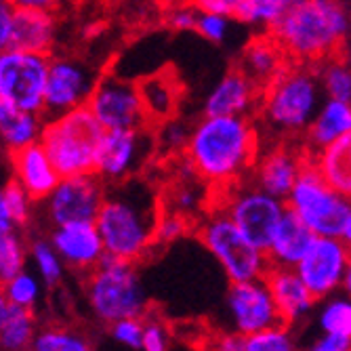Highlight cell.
I'll return each mask as SVG.
<instances>
[{
	"instance_id": "cell-5",
	"label": "cell",
	"mask_w": 351,
	"mask_h": 351,
	"mask_svg": "<svg viewBox=\"0 0 351 351\" xmlns=\"http://www.w3.org/2000/svg\"><path fill=\"white\" fill-rule=\"evenodd\" d=\"M104 129L86 106L45 118L38 143L59 177L93 173Z\"/></svg>"
},
{
	"instance_id": "cell-47",
	"label": "cell",
	"mask_w": 351,
	"mask_h": 351,
	"mask_svg": "<svg viewBox=\"0 0 351 351\" xmlns=\"http://www.w3.org/2000/svg\"><path fill=\"white\" fill-rule=\"evenodd\" d=\"M191 5L198 9V13H215L234 19L240 0H191Z\"/></svg>"
},
{
	"instance_id": "cell-53",
	"label": "cell",
	"mask_w": 351,
	"mask_h": 351,
	"mask_svg": "<svg viewBox=\"0 0 351 351\" xmlns=\"http://www.w3.org/2000/svg\"><path fill=\"white\" fill-rule=\"evenodd\" d=\"M158 3L167 9V7H173V5H181V3H191V0H158Z\"/></svg>"
},
{
	"instance_id": "cell-51",
	"label": "cell",
	"mask_w": 351,
	"mask_h": 351,
	"mask_svg": "<svg viewBox=\"0 0 351 351\" xmlns=\"http://www.w3.org/2000/svg\"><path fill=\"white\" fill-rule=\"evenodd\" d=\"M17 226H15V221L9 213V206L5 202V196H3V189H0V234H5V232H13Z\"/></svg>"
},
{
	"instance_id": "cell-28",
	"label": "cell",
	"mask_w": 351,
	"mask_h": 351,
	"mask_svg": "<svg viewBox=\"0 0 351 351\" xmlns=\"http://www.w3.org/2000/svg\"><path fill=\"white\" fill-rule=\"evenodd\" d=\"M137 86H139V95H141L147 120L165 122L167 118L175 114L177 101H179V86L171 74L167 72L152 74L145 80H141Z\"/></svg>"
},
{
	"instance_id": "cell-24",
	"label": "cell",
	"mask_w": 351,
	"mask_h": 351,
	"mask_svg": "<svg viewBox=\"0 0 351 351\" xmlns=\"http://www.w3.org/2000/svg\"><path fill=\"white\" fill-rule=\"evenodd\" d=\"M303 135V149L307 152V156H313L315 152L339 141L341 137L351 135V104L324 97Z\"/></svg>"
},
{
	"instance_id": "cell-6",
	"label": "cell",
	"mask_w": 351,
	"mask_h": 351,
	"mask_svg": "<svg viewBox=\"0 0 351 351\" xmlns=\"http://www.w3.org/2000/svg\"><path fill=\"white\" fill-rule=\"evenodd\" d=\"M84 293L90 313L106 326L124 317H143L149 311L135 263L104 257L97 267L88 271Z\"/></svg>"
},
{
	"instance_id": "cell-41",
	"label": "cell",
	"mask_w": 351,
	"mask_h": 351,
	"mask_svg": "<svg viewBox=\"0 0 351 351\" xmlns=\"http://www.w3.org/2000/svg\"><path fill=\"white\" fill-rule=\"evenodd\" d=\"M189 131L191 129L183 120L171 116L162 122V129H160V133H158L156 145L160 147L165 154H183Z\"/></svg>"
},
{
	"instance_id": "cell-29",
	"label": "cell",
	"mask_w": 351,
	"mask_h": 351,
	"mask_svg": "<svg viewBox=\"0 0 351 351\" xmlns=\"http://www.w3.org/2000/svg\"><path fill=\"white\" fill-rule=\"evenodd\" d=\"M160 204L162 210L177 213L191 221V217H196L206 204V183L187 167V173L169 187V196H160Z\"/></svg>"
},
{
	"instance_id": "cell-42",
	"label": "cell",
	"mask_w": 351,
	"mask_h": 351,
	"mask_svg": "<svg viewBox=\"0 0 351 351\" xmlns=\"http://www.w3.org/2000/svg\"><path fill=\"white\" fill-rule=\"evenodd\" d=\"M232 23H234L232 17H223V15H215V13H198L194 32H198L204 40L213 43V45H221L230 38Z\"/></svg>"
},
{
	"instance_id": "cell-52",
	"label": "cell",
	"mask_w": 351,
	"mask_h": 351,
	"mask_svg": "<svg viewBox=\"0 0 351 351\" xmlns=\"http://www.w3.org/2000/svg\"><path fill=\"white\" fill-rule=\"evenodd\" d=\"M9 301H7V297H5V293H3V284H0V324L5 322V317H7V313H9Z\"/></svg>"
},
{
	"instance_id": "cell-19",
	"label": "cell",
	"mask_w": 351,
	"mask_h": 351,
	"mask_svg": "<svg viewBox=\"0 0 351 351\" xmlns=\"http://www.w3.org/2000/svg\"><path fill=\"white\" fill-rule=\"evenodd\" d=\"M263 282L271 295L282 324L297 326L315 311L317 299L307 291V286L297 276L295 267L269 265L263 276Z\"/></svg>"
},
{
	"instance_id": "cell-40",
	"label": "cell",
	"mask_w": 351,
	"mask_h": 351,
	"mask_svg": "<svg viewBox=\"0 0 351 351\" xmlns=\"http://www.w3.org/2000/svg\"><path fill=\"white\" fill-rule=\"evenodd\" d=\"M3 196H5V202L9 206V213L15 221V226L17 228L27 226L32 221V215H34V200L29 198L27 191L17 181H11L3 187Z\"/></svg>"
},
{
	"instance_id": "cell-10",
	"label": "cell",
	"mask_w": 351,
	"mask_h": 351,
	"mask_svg": "<svg viewBox=\"0 0 351 351\" xmlns=\"http://www.w3.org/2000/svg\"><path fill=\"white\" fill-rule=\"evenodd\" d=\"M49 57L17 47L0 51V101L43 116Z\"/></svg>"
},
{
	"instance_id": "cell-26",
	"label": "cell",
	"mask_w": 351,
	"mask_h": 351,
	"mask_svg": "<svg viewBox=\"0 0 351 351\" xmlns=\"http://www.w3.org/2000/svg\"><path fill=\"white\" fill-rule=\"evenodd\" d=\"M309 160L330 187L343 196H351V135L315 152Z\"/></svg>"
},
{
	"instance_id": "cell-3",
	"label": "cell",
	"mask_w": 351,
	"mask_h": 351,
	"mask_svg": "<svg viewBox=\"0 0 351 351\" xmlns=\"http://www.w3.org/2000/svg\"><path fill=\"white\" fill-rule=\"evenodd\" d=\"M269 32L286 57L315 66L341 53L349 36V11L343 0H295Z\"/></svg>"
},
{
	"instance_id": "cell-8",
	"label": "cell",
	"mask_w": 351,
	"mask_h": 351,
	"mask_svg": "<svg viewBox=\"0 0 351 351\" xmlns=\"http://www.w3.org/2000/svg\"><path fill=\"white\" fill-rule=\"evenodd\" d=\"M198 238L230 282L259 280L269 267L265 250L254 246L221 208L206 215L198 228Z\"/></svg>"
},
{
	"instance_id": "cell-1",
	"label": "cell",
	"mask_w": 351,
	"mask_h": 351,
	"mask_svg": "<svg viewBox=\"0 0 351 351\" xmlns=\"http://www.w3.org/2000/svg\"><path fill=\"white\" fill-rule=\"evenodd\" d=\"M162 213L160 191L135 175L106 185L104 202L95 217L106 257L137 263L154 248L156 221Z\"/></svg>"
},
{
	"instance_id": "cell-25",
	"label": "cell",
	"mask_w": 351,
	"mask_h": 351,
	"mask_svg": "<svg viewBox=\"0 0 351 351\" xmlns=\"http://www.w3.org/2000/svg\"><path fill=\"white\" fill-rule=\"evenodd\" d=\"M289 63V57L282 47L274 40V36H257L252 38L240 55L238 70L244 72L252 82H257L261 88Z\"/></svg>"
},
{
	"instance_id": "cell-46",
	"label": "cell",
	"mask_w": 351,
	"mask_h": 351,
	"mask_svg": "<svg viewBox=\"0 0 351 351\" xmlns=\"http://www.w3.org/2000/svg\"><path fill=\"white\" fill-rule=\"evenodd\" d=\"M206 351H244V335L236 330L217 332L206 343Z\"/></svg>"
},
{
	"instance_id": "cell-17",
	"label": "cell",
	"mask_w": 351,
	"mask_h": 351,
	"mask_svg": "<svg viewBox=\"0 0 351 351\" xmlns=\"http://www.w3.org/2000/svg\"><path fill=\"white\" fill-rule=\"evenodd\" d=\"M307 158L309 156L305 149H297L289 143L269 147L263 154H259L257 160H254L250 169L252 171L250 183H254L280 200H286L303 165L307 162Z\"/></svg>"
},
{
	"instance_id": "cell-48",
	"label": "cell",
	"mask_w": 351,
	"mask_h": 351,
	"mask_svg": "<svg viewBox=\"0 0 351 351\" xmlns=\"http://www.w3.org/2000/svg\"><path fill=\"white\" fill-rule=\"evenodd\" d=\"M305 351H351V339L322 332L307 345Z\"/></svg>"
},
{
	"instance_id": "cell-34",
	"label": "cell",
	"mask_w": 351,
	"mask_h": 351,
	"mask_svg": "<svg viewBox=\"0 0 351 351\" xmlns=\"http://www.w3.org/2000/svg\"><path fill=\"white\" fill-rule=\"evenodd\" d=\"M295 0H240L234 21L261 29H271L293 7Z\"/></svg>"
},
{
	"instance_id": "cell-43",
	"label": "cell",
	"mask_w": 351,
	"mask_h": 351,
	"mask_svg": "<svg viewBox=\"0 0 351 351\" xmlns=\"http://www.w3.org/2000/svg\"><path fill=\"white\" fill-rule=\"evenodd\" d=\"M171 332L165 320L147 311L143 315V337H141V349L139 351H169Z\"/></svg>"
},
{
	"instance_id": "cell-9",
	"label": "cell",
	"mask_w": 351,
	"mask_h": 351,
	"mask_svg": "<svg viewBox=\"0 0 351 351\" xmlns=\"http://www.w3.org/2000/svg\"><path fill=\"white\" fill-rule=\"evenodd\" d=\"M221 210L254 246L265 250L286 204L254 183H232L226 187Z\"/></svg>"
},
{
	"instance_id": "cell-7",
	"label": "cell",
	"mask_w": 351,
	"mask_h": 351,
	"mask_svg": "<svg viewBox=\"0 0 351 351\" xmlns=\"http://www.w3.org/2000/svg\"><path fill=\"white\" fill-rule=\"evenodd\" d=\"M286 208L293 210L313 236L339 238L349 244L351 240V202L330 187L313 162L307 158L291 194L284 200Z\"/></svg>"
},
{
	"instance_id": "cell-33",
	"label": "cell",
	"mask_w": 351,
	"mask_h": 351,
	"mask_svg": "<svg viewBox=\"0 0 351 351\" xmlns=\"http://www.w3.org/2000/svg\"><path fill=\"white\" fill-rule=\"evenodd\" d=\"M315 74L326 99L351 104V70L345 57L332 55L320 63H315Z\"/></svg>"
},
{
	"instance_id": "cell-16",
	"label": "cell",
	"mask_w": 351,
	"mask_h": 351,
	"mask_svg": "<svg viewBox=\"0 0 351 351\" xmlns=\"http://www.w3.org/2000/svg\"><path fill=\"white\" fill-rule=\"evenodd\" d=\"M226 307L230 313L232 330L240 335H252L257 330L280 324V317L271 295L263 278L246 280V282H230Z\"/></svg>"
},
{
	"instance_id": "cell-14",
	"label": "cell",
	"mask_w": 351,
	"mask_h": 351,
	"mask_svg": "<svg viewBox=\"0 0 351 351\" xmlns=\"http://www.w3.org/2000/svg\"><path fill=\"white\" fill-rule=\"evenodd\" d=\"M106 183L95 175H70L59 177L51 194L43 200L45 217L53 228L66 223H93L104 202Z\"/></svg>"
},
{
	"instance_id": "cell-12",
	"label": "cell",
	"mask_w": 351,
	"mask_h": 351,
	"mask_svg": "<svg viewBox=\"0 0 351 351\" xmlns=\"http://www.w3.org/2000/svg\"><path fill=\"white\" fill-rule=\"evenodd\" d=\"M99 80V72L76 55L49 57L47 82L43 95V118L86 106L90 93Z\"/></svg>"
},
{
	"instance_id": "cell-18",
	"label": "cell",
	"mask_w": 351,
	"mask_h": 351,
	"mask_svg": "<svg viewBox=\"0 0 351 351\" xmlns=\"http://www.w3.org/2000/svg\"><path fill=\"white\" fill-rule=\"evenodd\" d=\"M51 246L59 254L63 265L76 271L88 274L106 257L101 236L95 223H66V226L53 228L49 236Z\"/></svg>"
},
{
	"instance_id": "cell-44",
	"label": "cell",
	"mask_w": 351,
	"mask_h": 351,
	"mask_svg": "<svg viewBox=\"0 0 351 351\" xmlns=\"http://www.w3.org/2000/svg\"><path fill=\"white\" fill-rule=\"evenodd\" d=\"M110 335L114 343L131 351H139L143 337V317H124V320L110 324Z\"/></svg>"
},
{
	"instance_id": "cell-2",
	"label": "cell",
	"mask_w": 351,
	"mask_h": 351,
	"mask_svg": "<svg viewBox=\"0 0 351 351\" xmlns=\"http://www.w3.org/2000/svg\"><path fill=\"white\" fill-rule=\"evenodd\" d=\"M185 162L206 185L238 183L259 156V131L250 116H204L191 126Z\"/></svg>"
},
{
	"instance_id": "cell-22",
	"label": "cell",
	"mask_w": 351,
	"mask_h": 351,
	"mask_svg": "<svg viewBox=\"0 0 351 351\" xmlns=\"http://www.w3.org/2000/svg\"><path fill=\"white\" fill-rule=\"evenodd\" d=\"M59 36V17L51 11L15 9L11 47L49 55Z\"/></svg>"
},
{
	"instance_id": "cell-36",
	"label": "cell",
	"mask_w": 351,
	"mask_h": 351,
	"mask_svg": "<svg viewBox=\"0 0 351 351\" xmlns=\"http://www.w3.org/2000/svg\"><path fill=\"white\" fill-rule=\"evenodd\" d=\"M244 351H301L293 326L274 324L244 337Z\"/></svg>"
},
{
	"instance_id": "cell-4",
	"label": "cell",
	"mask_w": 351,
	"mask_h": 351,
	"mask_svg": "<svg viewBox=\"0 0 351 351\" xmlns=\"http://www.w3.org/2000/svg\"><path fill=\"white\" fill-rule=\"evenodd\" d=\"M324 101V93L315 74V66L295 63L286 66L261 88L263 124L278 137H301L317 108Z\"/></svg>"
},
{
	"instance_id": "cell-20",
	"label": "cell",
	"mask_w": 351,
	"mask_h": 351,
	"mask_svg": "<svg viewBox=\"0 0 351 351\" xmlns=\"http://www.w3.org/2000/svg\"><path fill=\"white\" fill-rule=\"evenodd\" d=\"M261 101V86L244 72L232 70L223 76L204 101V116H250Z\"/></svg>"
},
{
	"instance_id": "cell-49",
	"label": "cell",
	"mask_w": 351,
	"mask_h": 351,
	"mask_svg": "<svg viewBox=\"0 0 351 351\" xmlns=\"http://www.w3.org/2000/svg\"><path fill=\"white\" fill-rule=\"evenodd\" d=\"M13 15H15V7L9 3V0H0V51L11 47Z\"/></svg>"
},
{
	"instance_id": "cell-31",
	"label": "cell",
	"mask_w": 351,
	"mask_h": 351,
	"mask_svg": "<svg viewBox=\"0 0 351 351\" xmlns=\"http://www.w3.org/2000/svg\"><path fill=\"white\" fill-rule=\"evenodd\" d=\"M29 351H95V347L88 335L74 326L49 324L38 326Z\"/></svg>"
},
{
	"instance_id": "cell-23",
	"label": "cell",
	"mask_w": 351,
	"mask_h": 351,
	"mask_svg": "<svg viewBox=\"0 0 351 351\" xmlns=\"http://www.w3.org/2000/svg\"><path fill=\"white\" fill-rule=\"evenodd\" d=\"M311 240H313L311 230L293 210L286 208L265 246L269 265L295 267L297 261L303 257V252L307 250V246L311 244Z\"/></svg>"
},
{
	"instance_id": "cell-21",
	"label": "cell",
	"mask_w": 351,
	"mask_h": 351,
	"mask_svg": "<svg viewBox=\"0 0 351 351\" xmlns=\"http://www.w3.org/2000/svg\"><path fill=\"white\" fill-rule=\"evenodd\" d=\"M11 169L13 181H17L34 202L45 200L59 181V173L55 171L45 147L38 141L13 149Z\"/></svg>"
},
{
	"instance_id": "cell-11",
	"label": "cell",
	"mask_w": 351,
	"mask_h": 351,
	"mask_svg": "<svg viewBox=\"0 0 351 351\" xmlns=\"http://www.w3.org/2000/svg\"><path fill=\"white\" fill-rule=\"evenodd\" d=\"M156 152V135L143 129L104 131L93 173L106 185L139 175Z\"/></svg>"
},
{
	"instance_id": "cell-32",
	"label": "cell",
	"mask_w": 351,
	"mask_h": 351,
	"mask_svg": "<svg viewBox=\"0 0 351 351\" xmlns=\"http://www.w3.org/2000/svg\"><path fill=\"white\" fill-rule=\"evenodd\" d=\"M317 328L328 335L351 339V301L349 295L335 293L326 299H320L315 305Z\"/></svg>"
},
{
	"instance_id": "cell-39",
	"label": "cell",
	"mask_w": 351,
	"mask_h": 351,
	"mask_svg": "<svg viewBox=\"0 0 351 351\" xmlns=\"http://www.w3.org/2000/svg\"><path fill=\"white\" fill-rule=\"evenodd\" d=\"M189 234V219L162 210L156 221V232H154V246H169L179 240H183Z\"/></svg>"
},
{
	"instance_id": "cell-37",
	"label": "cell",
	"mask_w": 351,
	"mask_h": 351,
	"mask_svg": "<svg viewBox=\"0 0 351 351\" xmlns=\"http://www.w3.org/2000/svg\"><path fill=\"white\" fill-rule=\"evenodd\" d=\"M27 257H32V263H34V269H36V276L40 278L43 284L47 286H57L63 278V261L59 259V254L55 252V248L51 246L49 240H34L29 246H27Z\"/></svg>"
},
{
	"instance_id": "cell-50",
	"label": "cell",
	"mask_w": 351,
	"mask_h": 351,
	"mask_svg": "<svg viewBox=\"0 0 351 351\" xmlns=\"http://www.w3.org/2000/svg\"><path fill=\"white\" fill-rule=\"evenodd\" d=\"M15 9H38V11H51L59 13L63 9H68L76 0H9Z\"/></svg>"
},
{
	"instance_id": "cell-27",
	"label": "cell",
	"mask_w": 351,
	"mask_h": 351,
	"mask_svg": "<svg viewBox=\"0 0 351 351\" xmlns=\"http://www.w3.org/2000/svg\"><path fill=\"white\" fill-rule=\"evenodd\" d=\"M45 118L40 114L0 101V143L9 152L38 141Z\"/></svg>"
},
{
	"instance_id": "cell-13",
	"label": "cell",
	"mask_w": 351,
	"mask_h": 351,
	"mask_svg": "<svg viewBox=\"0 0 351 351\" xmlns=\"http://www.w3.org/2000/svg\"><path fill=\"white\" fill-rule=\"evenodd\" d=\"M86 108L104 131L143 129L149 122L137 82L114 72L99 76Z\"/></svg>"
},
{
	"instance_id": "cell-38",
	"label": "cell",
	"mask_w": 351,
	"mask_h": 351,
	"mask_svg": "<svg viewBox=\"0 0 351 351\" xmlns=\"http://www.w3.org/2000/svg\"><path fill=\"white\" fill-rule=\"evenodd\" d=\"M27 263V244L21 234L5 232L0 234V284H5L15 274L23 271Z\"/></svg>"
},
{
	"instance_id": "cell-35",
	"label": "cell",
	"mask_w": 351,
	"mask_h": 351,
	"mask_svg": "<svg viewBox=\"0 0 351 351\" xmlns=\"http://www.w3.org/2000/svg\"><path fill=\"white\" fill-rule=\"evenodd\" d=\"M3 293L9 305L34 311L43 295V282L36 274L23 269L3 284Z\"/></svg>"
},
{
	"instance_id": "cell-30",
	"label": "cell",
	"mask_w": 351,
	"mask_h": 351,
	"mask_svg": "<svg viewBox=\"0 0 351 351\" xmlns=\"http://www.w3.org/2000/svg\"><path fill=\"white\" fill-rule=\"evenodd\" d=\"M36 330V313L11 305L5 322L0 324V351H29Z\"/></svg>"
},
{
	"instance_id": "cell-15",
	"label": "cell",
	"mask_w": 351,
	"mask_h": 351,
	"mask_svg": "<svg viewBox=\"0 0 351 351\" xmlns=\"http://www.w3.org/2000/svg\"><path fill=\"white\" fill-rule=\"evenodd\" d=\"M349 269V244L326 236H313L311 244L295 265L297 276L317 301L341 293L343 278Z\"/></svg>"
},
{
	"instance_id": "cell-45",
	"label": "cell",
	"mask_w": 351,
	"mask_h": 351,
	"mask_svg": "<svg viewBox=\"0 0 351 351\" xmlns=\"http://www.w3.org/2000/svg\"><path fill=\"white\" fill-rule=\"evenodd\" d=\"M198 19V9L191 5V3H181V5H173L167 7L165 13V21L171 29L175 32H189L194 29Z\"/></svg>"
}]
</instances>
